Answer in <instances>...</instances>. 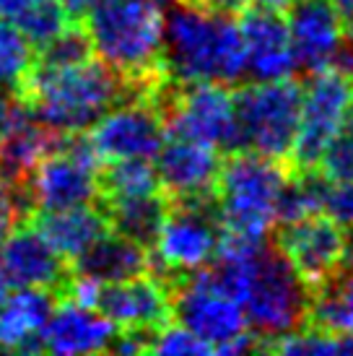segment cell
<instances>
[{
	"label": "cell",
	"instance_id": "6da1fadb",
	"mask_svg": "<svg viewBox=\"0 0 353 356\" xmlns=\"http://www.w3.org/2000/svg\"><path fill=\"white\" fill-rule=\"evenodd\" d=\"M161 76L172 83H239L247 76V52L239 21L182 0L164 13Z\"/></svg>",
	"mask_w": 353,
	"mask_h": 356
},
{
	"label": "cell",
	"instance_id": "7a4b0ae2",
	"mask_svg": "<svg viewBox=\"0 0 353 356\" xmlns=\"http://www.w3.org/2000/svg\"><path fill=\"white\" fill-rule=\"evenodd\" d=\"M136 91L99 58L73 65L34 63L16 97L24 99L37 122L55 133H83L112 104Z\"/></svg>",
	"mask_w": 353,
	"mask_h": 356
},
{
	"label": "cell",
	"instance_id": "3957f363",
	"mask_svg": "<svg viewBox=\"0 0 353 356\" xmlns=\"http://www.w3.org/2000/svg\"><path fill=\"white\" fill-rule=\"evenodd\" d=\"M81 26L94 55L136 91L161 79L164 13L154 0H94Z\"/></svg>",
	"mask_w": 353,
	"mask_h": 356
},
{
	"label": "cell",
	"instance_id": "277c9868",
	"mask_svg": "<svg viewBox=\"0 0 353 356\" xmlns=\"http://www.w3.org/2000/svg\"><path fill=\"white\" fill-rule=\"evenodd\" d=\"M291 172L284 161L255 151H231L221 161L216 193V216L221 232L245 239H268L278 227V203Z\"/></svg>",
	"mask_w": 353,
	"mask_h": 356
},
{
	"label": "cell",
	"instance_id": "5b68a950",
	"mask_svg": "<svg viewBox=\"0 0 353 356\" xmlns=\"http://www.w3.org/2000/svg\"><path fill=\"white\" fill-rule=\"evenodd\" d=\"M172 320L197 336L211 354H249L263 341L249 330L242 305L211 278L208 268L176 278L172 286Z\"/></svg>",
	"mask_w": 353,
	"mask_h": 356
},
{
	"label": "cell",
	"instance_id": "8992f818",
	"mask_svg": "<svg viewBox=\"0 0 353 356\" xmlns=\"http://www.w3.org/2000/svg\"><path fill=\"white\" fill-rule=\"evenodd\" d=\"M309 302L312 289L302 281L291 263L278 252V248L263 245L239 294L247 325L263 341V351L265 343H270L273 338L304 325L309 317Z\"/></svg>",
	"mask_w": 353,
	"mask_h": 356
},
{
	"label": "cell",
	"instance_id": "52a82bcc",
	"mask_svg": "<svg viewBox=\"0 0 353 356\" xmlns=\"http://www.w3.org/2000/svg\"><path fill=\"white\" fill-rule=\"evenodd\" d=\"M304 86L291 79L255 81L234 91L236 151H255L286 161L299 128Z\"/></svg>",
	"mask_w": 353,
	"mask_h": 356
},
{
	"label": "cell",
	"instance_id": "ba28073f",
	"mask_svg": "<svg viewBox=\"0 0 353 356\" xmlns=\"http://www.w3.org/2000/svg\"><path fill=\"white\" fill-rule=\"evenodd\" d=\"M151 97L161 109L167 133L236 151V102L226 83H172L164 76L151 83Z\"/></svg>",
	"mask_w": 353,
	"mask_h": 356
},
{
	"label": "cell",
	"instance_id": "9c48e42d",
	"mask_svg": "<svg viewBox=\"0 0 353 356\" xmlns=\"http://www.w3.org/2000/svg\"><path fill=\"white\" fill-rule=\"evenodd\" d=\"M221 242V224L213 200H185L172 203L164 224L154 239L151 273L161 276L169 284L192 270L206 268Z\"/></svg>",
	"mask_w": 353,
	"mask_h": 356
},
{
	"label": "cell",
	"instance_id": "30bf717a",
	"mask_svg": "<svg viewBox=\"0 0 353 356\" xmlns=\"http://www.w3.org/2000/svg\"><path fill=\"white\" fill-rule=\"evenodd\" d=\"M353 115V76L340 70L312 73L309 86L302 91L299 128L291 146V164L296 169H314L317 161Z\"/></svg>",
	"mask_w": 353,
	"mask_h": 356
},
{
	"label": "cell",
	"instance_id": "8fae6325",
	"mask_svg": "<svg viewBox=\"0 0 353 356\" xmlns=\"http://www.w3.org/2000/svg\"><path fill=\"white\" fill-rule=\"evenodd\" d=\"M151 89V86H148ZM130 91L91 125L88 138L101 161L148 159L154 161L167 138V125L151 91Z\"/></svg>",
	"mask_w": 353,
	"mask_h": 356
},
{
	"label": "cell",
	"instance_id": "7c38bea8",
	"mask_svg": "<svg viewBox=\"0 0 353 356\" xmlns=\"http://www.w3.org/2000/svg\"><path fill=\"white\" fill-rule=\"evenodd\" d=\"M345 239L348 227L338 224L327 213H312L284 224L275 248L314 291L343 270Z\"/></svg>",
	"mask_w": 353,
	"mask_h": 356
},
{
	"label": "cell",
	"instance_id": "4fadbf2b",
	"mask_svg": "<svg viewBox=\"0 0 353 356\" xmlns=\"http://www.w3.org/2000/svg\"><path fill=\"white\" fill-rule=\"evenodd\" d=\"M221 154L224 151L211 143L167 133L161 149L154 156L158 185L167 193V198L172 203L213 200L221 161H224Z\"/></svg>",
	"mask_w": 353,
	"mask_h": 356
},
{
	"label": "cell",
	"instance_id": "5bb4252c",
	"mask_svg": "<svg viewBox=\"0 0 353 356\" xmlns=\"http://www.w3.org/2000/svg\"><path fill=\"white\" fill-rule=\"evenodd\" d=\"M0 273L10 286L49 289L60 299L70 278V263L31 221H21L0 242Z\"/></svg>",
	"mask_w": 353,
	"mask_h": 356
},
{
	"label": "cell",
	"instance_id": "9a60e30c",
	"mask_svg": "<svg viewBox=\"0 0 353 356\" xmlns=\"http://www.w3.org/2000/svg\"><path fill=\"white\" fill-rule=\"evenodd\" d=\"M97 309L122 330L154 333L172 323V286L156 273L101 284L97 297Z\"/></svg>",
	"mask_w": 353,
	"mask_h": 356
},
{
	"label": "cell",
	"instance_id": "2e32d148",
	"mask_svg": "<svg viewBox=\"0 0 353 356\" xmlns=\"http://www.w3.org/2000/svg\"><path fill=\"white\" fill-rule=\"evenodd\" d=\"M286 26L299 68L309 73L333 68L345 44L343 21L330 0H291L286 6Z\"/></svg>",
	"mask_w": 353,
	"mask_h": 356
},
{
	"label": "cell",
	"instance_id": "e0dca14e",
	"mask_svg": "<svg viewBox=\"0 0 353 356\" xmlns=\"http://www.w3.org/2000/svg\"><path fill=\"white\" fill-rule=\"evenodd\" d=\"M239 29L247 52V76H252V81H278L294 76L299 63L281 10L245 8Z\"/></svg>",
	"mask_w": 353,
	"mask_h": 356
},
{
	"label": "cell",
	"instance_id": "ac0fdd59",
	"mask_svg": "<svg viewBox=\"0 0 353 356\" xmlns=\"http://www.w3.org/2000/svg\"><path fill=\"white\" fill-rule=\"evenodd\" d=\"M117 325L94 307L58 299L47 325L42 327V351L49 354H101L109 351Z\"/></svg>",
	"mask_w": 353,
	"mask_h": 356
},
{
	"label": "cell",
	"instance_id": "d6986e66",
	"mask_svg": "<svg viewBox=\"0 0 353 356\" xmlns=\"http://www.w3.org/2000/svg\"><path fill=\"white\" fill-rule=\"evenodd\" d=\"M58 305L49 289L21 286L0 302V351L37 354L42 351V327Z\"/></svg>",
	"mask_w": 353,
	"mask_h": 356
},
{
	"label": "cell",
	"instance_id": "ffe728a7",
	"mask_svg": "<svg viewBox=\"0 0 353 356\" xmlns=\"http://www.w3.org/2000/svg\"><path fill=\"white\" fill-rule=\"evenodd\" d=\"M70 270L99 284H117L151 270V250L109 229L70 263Z\"/></svg>",
	"mask_w": 353,
	"mask_h": 356
},
{
	"label": "cell",
	"instance_id": "44dd1931",
	"mask_svg": "<svg viewBox=\"0 0 353 356\" xmlns=\"http://www.w3.org/2000/svg\"><path fill=\"white\" fill-rule=\"evenodd\" d=\"M29 221L68 263H73L83 250L91 248L101 234L109 232L107 216L99 203L42 211V213H34Z\"/></svg>",
	"mask_w": 353,
	"mask_h": 356
},
{
	"label": "cell",
	"instance_id": "7402d4cb",
	"mask_svg": "<svg viewBox=\"0 0 353 356\" xmlns=\"http://www.w3.org/2000/svg\"><path fill=\"white\" fill-rule=\"evenodd\" d=\"M97 203L104 211L112 232H117L148 250L154 245L158 229L169 213V206H172L164 190H154V193H143V195H125V198H104Z\"/></svg>",
	"mask_w": 353,
	"mask_h": 356
},
{
	"label": "cell",
	"instance_id": "603a6c76",
	"mask_svg": "<svg viewBox=\"0 0 353 356\" xmlns=\"http://www.w3.org/2000/svg\"><path fill=\"white\" fill-rule=\"evenodd\" d=\"M0 19L13 24L37 50L70 24L58 0H0Z\"/></svg>",
	"mask_w": 353,
	"mask_h": 356
},
{
	"label": "cell",
	"instance_id": "cb8c5ba5",
	"mask_svg": "<svg viewBox=\"0 0 353 356\" xmlns=\"http://www.w3.org/2000/svg\"><path fill=\"white\" fill-rule=\"evenodd\" d=\"M306 323L353 336V268H345L333 281L314 289Z\"/></svg>",
	"mask_w": 353,
	"mask_h": 356
},
{
	"label": "cell",
	"instance_id": "d4e9b609",
	"mask_svg": "<svg viewBox=\"0 0 353 356\" xmlns=\"http://www.w3.org/2000/svg\"><path fill=\"white\" fill-rule=\"evenodd\" d=\"M265 351L281 356H353V336L304 323L265 343Z\"/></svg>",
	"mask_w": 353,
	"mask_h": 356
},
{
	"label": "cell",
	"instance_id": "484cf974",
	"mask_svg": "<svg viewBox=\"0 0 353 356\" xmlns=\"http://www.w3.org/2000/svg\"><path fill=\"white\" fill-rule=\"evenodd\" d=\"M161 190L156 167L148 159H120L99 169V198H125Z\"/></svg>",
	"mask_w": 353,
	"mask_h": 356
},
{
	"label": "cell",
	"instance_id": "4316f807",
	"mask_svg": "<svg viewBox=\"0 0 353 356\" xmlns=\"http://www.w3.org/2000/svg\"><path fill=\"white\" fill-rule=\"evenodd\" d=\"M37 63V47L13 24L0 19V86L6 91L21 89Z\"/></svg>",
	"mask_w": 353,
	"mask_h": 356
},
{
	"label": "cell",
	"instance_id": "83f0119b",
	"mask_svg": "<svg viewBox=\"0 0 353 356\" xmlns=\"http://www.w3.org/2000/svg\"><path fill=\"white\" fill-rule=\"evenodd\" d=\"M94 55L91 42H88L86 29L81 26V21H70L63 31H58L47 44H42L37 50V63L44 65H73Z\"/></svg>",
	"mask_w": 353,
	"mask_h": 356
},
{
	"label": "cell",
	"instance_id": "f1b7e54d",
	"mask_svg": "<svg viewBox=\"0 0 353 356\" xmlns=\"http://www.w3.org/2000/svg\"><path fill=\"white\" fill-rule=\"evenodd\" d=\"M314 169L330 182L353 179V115L345 120L343 128L335 133V138L327 143V149L322 151Z\"/></svg>",
	"mask_w": 353,
	"mask_h": 356
},
{
	"label": "cell",
	"instance_id": "f546056e",
	"mask_svg": "<svg viewBox=\"0 0 353 356\" xmlns=\"http://www.w3.org/2000/svg\"><path fill=\"white\" fill-rule=\"evenodd\" d=\"M148 354L161 356H206L211 348L179 323H167L148 336Z\"/></svg>",
	"mask_w": 353,
	"mask_h": 356
},
{
	"label": "cell",
	"instance_id": "4dcf8cb0",
	"mask_svg": "<svg viewBox=\"0 0 353 356\" xmlns=\"http://www.w3.org/2000/svg\"><path fill=\"white\" fill-rule=\"evenodd\" d=\"M31 213L34 211H31L26 188H13L0 177V242L16 224L29 221Z\"/></svg>",
	"mask_w": 353,
	"mask_h": 356
},
{
	"label": "cell",
	"instance_id": "1f68e13d",
	"mask_svg": "<svg viewBox=\"0 0 353 356\" xmlns=\"http://www.w3.org/2000/svg\"><path fill=\"white\" fill-rule=\"evenodd\" d=\"M325 213L343 227H353V179L330 182L327 198H325Z\"/></svg>",
	"mask_w": 353,
	"mask_h": 356
},
{
	"label": "cell",
	"instance_id": "d6a6232c",
	"mask_svg": "<svg viewBox=\"0 0 353 356\" xmlns=\"http://www.w3.org/2000/svg\"><path fill=\"white\" fill-rule=\"evenodd\" d=\"M197 6H203L208 10H218V13H239L245 10V0H195Z\"/></svg>",
	"mask_w": 353,
	"mask_h": 356
},
{
	"label": "cell",
	"instance_id": "836d02e7",
	"mask_svg": "<svg viewBox=\"0 0 353 356\" xmlns=\"http://www.w3.org/2000/svg\"><path fill=\"white\" fill-rule=\"evenodd\" d=\"M333 8L338 10V16L343 21V29H345V40L353 42V0H330Z\"/></svg>",
	"mask_w": 353,
	"mask_h": 356
},
{
	"label": "cell",
	"instance_id": "e575fe53",
	"mask_svg": "<svg viewBox=\"0 0 353 356\" xmlns=\"http://www.w3.org/2000/svg\"><path fill=\"white\" fill-rule=\"evenodd\" d=\"M60 6H63V10L68 13L70 21H81L83 19V13L88 10V6L94 3V0H58Z\"/></svg>",
	"mask_w": 353,
	"mask_h": 356
},
{
	"label": "cell",
	"instance_id": "d590c367",
	"mask_svg": "<svg viewBox=\"0 0 353 356\" xmlns=\"http://www.w3.org/2000/svg\"><path fill=\"white\" fill-rule=\"evenodd\" d=\"M291 0H245V8H270V10H286Z\"/></svg>",
	"mask_w": 353,
	"mask_h": 356
},
{
	"label": "cell",
	"instance_id": "8d00e7d4",
	"mask_svg": "<svg viewBox=\"0 0 353 356\" xmlns=\"http://www.w3.org/2000/svg\"><path fill=\"white\" fill-rule=\"evenodd\" d=\"M10 94H13V91H6L3 86H0V112H3V107H6V102L10 99Z\"/></svg>",
	"mask_w": 353,
	"mask_h": 356
},
{
	"label": "cell",
	"instance_id": "74e56055",
	"mask_svg": "<svg viewBox=\"0 0 353 356\" xmlns=\"http://www.w3.org/2000/svg\"><path fill=\"white\" fill-rule=\"evenodd\" d=\"M158 8H169V6H176V3H182V0H154Z\"/></svg>",
	"mask_w": 353,
	"mask_h": 356
},
{
	"label": "cell",
	"instance_id": "f35d334b",
	"mask_svg": "<svg viewBox=\"0 0 353 356\" xmlns=\"http://www.w3.org/2000/svg\"><path fill=\"white\" fill-rule=\"evenodd\" d=\"M6 286H8V284H6V278H3V273H0V302H3V297H6Z\"/></svg>",
	"mask_w": 353,
	"mask_h": 356
}]
</instances>
